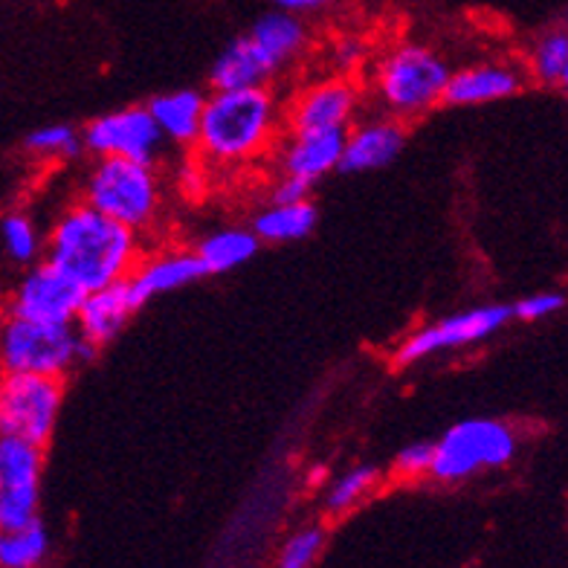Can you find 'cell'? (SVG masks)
I'll list each match as a JSON object with an SVG mask.
<instances>
[{
	"label": "cell",
	"mask_w": 568,
	"mask_h": 568,
	"mask_svg": "<svg viewBox=\"0 0 568 568\" xmlns=\"http://www.w3.org/2000/svg\"><path fill=\"white\" fill-rule=\"evenodd\" d=\"M47 262L64 270L84 291L125 282L142 258L140 232L79 201L55 215L47 232Z\"/></svg>",
	"instance_id": "obj_1"
},
{
	"label": "cell",
	"mask_w": 568,
	"mask_h": 568,
	"mask_svg": "<svg viewBox=\"0 0 568 568\" xmlns=\"http://www.w3.org/2000/svg\"><path fill=\"white\" fill-rule=\"evenodd\" d=\"M282 108L270 88L212 90L195 149L206 163L239 165L262 158L276 142Z\"/></svg>",
	"instance_id": "obj_2"
},
{
	"label": "cell",
	"mask_w": 568,
	"mask_h": 568,
	"mask_svg": "<svg viewBox=\"0 0 568 568\" xmlns=\"http://www.w3.org/2000/svg\"><path fill=\"white\" fill-rule=\"evenodd\" d=\"M449 75L453 70L433 47L400 41L374 64V105L400 122L420 120L433 108L444 105Z\"/></svg>",
	"instance_id": "obj_3"
},
{
	"label": "cell",
	"mask_w": 568,
	"mask_h": 568,
	"mask_svg": "<svg viewBox=\"0 0 568 568\" xmlns=\"http://www.w3.org/2000/svg\"><path fill=\"white\" fill-rule=\"evenodd\" d=\"M82 201L131 230H149L163 203L158 169L140 160L97 158L82 180Z\"/></svg>",
	"instance_id": "obj_4"
},
{
	"label": "cell",
	"mask_w": 568,
	"mask_h": 568,
	"mask_svg": "<svg viewBox=\"0 0 568 568\" xmlns=\"http://www.w3.org/2000/svg\"><path fill=\"white\" fill-rule=\"evenodd\" d=\"M97 352V345H90L75 325L7 316L3 331H0L3 374L68 377L75 366L88 363Z\"/></svg>",
	"instance_id": "obj_5"
},
{
	"label": "cell",
	"mask_w": 568,
	"mask_h": 568,
	"mask_svg": "<svg viewBox=\"0 0 568 568\" xmlns=\"http://www.w3.org/2000/svg\"><path fill=\"white\" fill-rule=\"evenodd\" d=\"M519 438L514 426L499 418H464L435 442L433 476L442 485H458L485 470L508 467L516 458Z\"/></svg>",
	"instance_id": "obj_6"
},
{
	"label": "cell",
	"mask_w": 568,
	"mask_h": 568,
	"mask_svg": "<svg viewBox=\"0 0 568 568\" xmlns=\"http://www.w3.org/2000/svg\"><path fill=\"white\" fill-rule=\"evenodd\" d=\"M64 404V377L3 374L0 381V435H18L47 447Z\"/></svg>",
	"instance_id": "obj_7"
},
{
	"label": "cell",
	"mask_w": 568,
	"mask_h": 568,
	"mask_svg": "<svg viewBox=\"0 0 568 568\" xmlns=\"http://www.w3.org/2000/svg\"><path fill=\"white\" fill-rule=\"evenodd\" d=\"M510 322H514V305H479L442 316L404 337V343L395 348V363L397 366H415V363H424L444 352L470 348V345L496 337Z\"/></svg>",
	"instance_id": "obj_8"
},
{
	"label": "cell",
	"mask_w": 568,
	"mask_h": 568,
	"mask_svg": "<svg viewBox=\"0 0 568 568\" xmlns=\"http://www.w3.org/2000/svg\"><path fill=\"white\" fill-rule=\"evenodd\" d=\"M44 447L18 435H0V528L18 531L38 523Z\"/></svg>",
	"instance_id": "obj_9"
},
{
	"label": "cell",
	"mask_w": 568,
	"mask_h": 568,
	"mask_svg": "<svg viewBox=\"0 0 568 568\" xmlns=\"http://www.w3.org/2000/svg\"><path fill=\"white\" fill-rule=\"evenodd\" d=\"M84 151L93 158H125L158 163L163 151V131L151 116L149 105H128L99 113L82 128Z\"/></svg>",
	"instance_id": "obj_10"
},
{
	"label": "cell",
	"mask_w": 568,
	"mask_h": 568,
	"mask_svg": "<svg viewBox=\"0 0 568 568\" xmlns=\"http://www.w3.org/2000/svg\"><path fill=\"white\" fill-rule=\"evenodd\" d=\"M84 296H88V291H84L82 284H75L53 262L41 258V262L23 270V276L12 287L7 302V314L36 322L75 325V316H79V307H82Z\"/></svg>",
	"instance_id": "obj_11"
},
{
	"label": "cell",
	"mask_w": 568,
	"mask_h": 568,
	"mask_svg": "<svg viewBox=\"0 0 568 568\" xmlns=\"http://www.w3.org/2000/svg\"><path fill=\"white\" fill-rule=\"evenodd\" d=\"M359 88L348 75H334L311 84L284 111V128L300 131H348L357 122Z\"/></svg>",
	"instance_id": "obj_12"
},
{
	"label": "cell",
	"mask_w": 568,
	"mask_h": 568,
	"mask_svg": "<svg viewBox=\"0 0 568 568\" xmlns=\"http://www.w3.org/2000/svg\"><path fill=\"white\" fill-rule=\"evenodd\" d=\"M406 131L400 120L389 113H377L368 120H357L348 128L343 154V174H368L395 163L404 151Z\"/></svg>",
	"instance_id": "obj_13"
},
{
	"label": "cell",
	"mask_w": 568,
	"mask_h": 568,
	"mask_svg": "<svg viewBox=\"0 0 568 568\" xmlns=\"http://www.w3.org/2000/svg\"><path fill=\"white\" fill-rule=\"evenodd\" d=\"M525 88V73L510 61H479L462 70H453L444 93V105L479 108L505 102Z\"/></svg>",
	"instance_id": "obj_14"
},
{
	"label": "cell",
	"mask_w": 568,
	"mask_h": 568,
	"mask_svg": "<svg viewBox=\"0 0 568 568\" xmlns=\"http://www.w3.org/2000/svg\"><path fill=\"white\" fill-rule=\"evenodd\" d=\"M206 276L201 255L192 250H160V253L142 255L136 270L128 276V287L134 293L136 305L165 296V293L183 291L189 284L201 282Z\"/></svg>",
	"instance_id": "obj_15"
},
{
	"label": "cell",
	"mask_w": 568,
	"mask_h": 568,
	"mask_svg": "<svg viewBox=\"0 0 568 568\" xmlns=\"http://www.w3.org/2000/svg\"><path fill=\"white\" fill-rule=\"evenodd\" d=\"M345 136L348 131H300V134L287 131V140L278 149V174H291L314 186L331 172H339Z\"/></svg>",
	"instance_id": "obj_16"
},
{
	"label": "cell",
	"mask_w": 568,
	"mask_h": 568,
	"mask_svg": "<svg viewBox=\"0 0 568 568\" xmlns=\"http://www.w3.org/2000/svg\"><path fill=\"white\" fill-rule=\"evenodd\" d=\"M140 311L134 293L125 282H116L111 287H102V291H90L84 296L82 307H79V316H75V328L88 339L90 345H108L111 339H116L125 322Z\"/></svg>",
	"instance_id": "obj_17"
},
{
	"label": "cell",
	"mask_w": 568,
	"mask_h": 568,
	"mask_svg": "<svg viewBox=\"0 0 568 568\" xmlns=\"http://www.w3.org/2000/svg\"><path fill=\"white\" fill-rule=\"evenodd\" d=\"M278 75L276 64L264 55V50L255 44L253 38L239 36L217 53L210 68V88L212 90H247V88H267Z\"/></svg>",
	"instance_id": "obj_18"
},
{
	"label": "cell",
	"mask_w": 568,
	"mask_h": 568,
	"mask_svg": "<svg viewBox=\"0 0 568 568\" xmlns=\"http://www.w3.org/2000/svg\"><path fill=\"white\" fill-rule=\"evenodd\" d=\"M206 99L210 97L197 88L169 90V93H158V97L151 99L149 111L151 116L158 120L165 142H174V145H195Z\"/></svg>",
	"instance_id": "obj_19"
},
{
	"label": "cell",
	"mask_w": 568,
	"mask_h": 568,
	"mask_svg": "<svg viewBox=\"0 0 568 568\" xmlns=\"http://www.w3.org/2000/svg\"><path fill=\"white\" fill-rule=\"evenodd\" d=\"M258 247H262V239L255 235L253 226H221L197 241L195 253L201 255L206 276H224L253 262Z\"/></svg>",
	"instance_id": "obj_20"
},
{
	"label": "cell",
	"mask_w": 568,
	"mask_h": 568,
	"mask_svg": "<svg viewBox=\"0 0 568 568\" xmlns=\"http://www.w3.org/2000/svg\"><path fill=\"white\" fill-rule=\"evenodd\" d=\"M250 38L262 47L264 55L276 64V70H284L305 53L307 27L300 16L273 9L250 27Z\"/></svg>",
	"instance_id": "obj_21"
},
{
	"label": "cell",
	"mask_w": 568,
	"mask_h": 568,
	"mask_svg": "<svg viewBox=\"0 0 568 568\" xmlns=\"http://www.w3.org/2000/svg\"><path fill=\"white\" fill-rule=\"evenodd\" d=\"M316 221H320V212L311 201H270L264 210L255 212L253 230L262 244H293V241L307 239L316 230Z\"/></svg>",
	"instance_id": "obj_22"
},
{
	"label": "cell",
	"mask_w": 568,
	"mask_h": 568,
	"mask_svg": "<svg viewBox=\"0 0 568 568\" xmlns=\"http://www.w3.org/2000/svg\"><path fill=\"white\" fill-rule=\"evenodd\" d=\"M568 70V27H554L534 41L528 53V75L537 84L560 88Z\"/></svg>",
	"instance_id": "obj_23"
},
{
	"label": "cell",
	"mask_w": 568,
	"mask_h": 568,
	"mask_svg": "<svg viewBox=\"0 0 568 568\" xmlns=\"http://www.w3.org/2000/svg\"><path fill=\"white\" fill-rule=\"evenodd\" d=\"M0 239H3V253L9 262L21 267H32L41 262V253H47V235H41L27 212H7L0 221Z\"/></svg>",
	"instance_id": "obj_24"
},
{
	"label": "cell",
	"mask_w": 568,
	"mask_h": 568,
	"mask_svg": "<svg viewBox=\"0 0 568 568\" xmlns=\"http://www.w3.org/2000/svg\"><path fill=\"white\" fill-rule=\"evenodd\" d=\"M23 151L38 160H55V163H70V160L84 154V136L79 128L53 122V125L32 128L23 136Z\"/></svg>",
	"instance_id": "obj_25"
},
{
	"label": "cell",
	"mask_w": 568,
	"mask_h": 568,
	"mask_svg": "<svg viewBox=\"0 0 568 568\" xmlns=\"http://www.w3.org/2000/svg\"><path fill=\"white\" fill-rule=\"evenodd\" d=\"M50 554V534L41 523L0 537V568H38Z\"/></svg>",
	"instance_id": "obj_26"
},
{
	"label": "cell",
	"mask_w": 568,
	"mask_h": 568,
	"mask_svg": "<svg viewBox=\"0 0 568 568\" xmlns=\"http://www.w3.org/2000/svg\"><path fill=\"white\" fill-rule=\"evenodd\" d=\"M377 481H381V467H374V464H357L352 470H345L343 476L331 479L328 490H325V510L343 514V510L354 508L357 501L372 494Z\"/></svg>",
	"instance_id": "obj_27"
},
{
	"label": "cell",
	"mask_w": 568,
	"mask_h": 568,
	"mask_svg": "<svg viewBox=\"0 0 568 568\" xmlns=\"http://www.w3.org/2000/svg\"><path fill=\"white\" fill-rule=\"evenodd\" d=\"M322 546H325V531L320 525H307L293 537H287V542L278 551L276 568H311L320 557Z\"/></svg>",
	"instance_id": "obj_28"
},
{
	"label": "cell",
	"mask_w": 568,
	"mask_h": 568,
	"mask_svg": "<svg viewBox=\"0 0 568 568\" xmlns=\"http://www.w3.org/2000/svg\"><path fill=\"white\" fill-rule=\"evenodd\" d=\"M435 442H412L400 447L392 458V473L397 479H420L433 473Z\"/></svg>",
	"instance_id": "obj_29"
},
{
	"label": "cell",
	"mask_w": 568,
	"mask_h": 568,
	"mask_svg": "<svg viewBox=\"0 0 568 568\" xmlns=\"http://www.w3.org/2000/svg\"><path fill=\"white\" fill-rule=\"evenodd\" d=\"M566 307V296L560 291H539L528 293L519 302H514V320L519 322H542L548 316L560 314Z\"/></svg>",
	"instance_id": "obj_30"
},
{
	"label": "cell",
	"mask_w": 568,
	"mask_h": 568,
	"mask_svg": "<svg viewBox=\"0 0 568 568\" xmlns=\"http://www.w3.org/2000/svg\"><path fill=\"white\" fill-rule=\"evenodd\" d=\"M366 53L368 47L359 38H339L337 44H334V64L339 68V75H348L352 70H357L363 64V59H366Z\"/></svg>",
	"instance_id": "obj_31"
},
{
	"label": "cell",
	"mask_w": 568,
	"mask_h": 568,
	"mask_svg": "<svg viewBox=\"0 0 568 568\" xmlns=\"http://www.w3.org/2000/svg\"><path fill=\"white\" fill-rule=\"evenodd\" d=\"M311 183L300 178H291V174H278V180L270 186V201L276 203H296V201H307L311 195Z\"/></svg>",
	"instance_id": "obj_32"
},
{
	"label": "cell",
	"mask_w": 568,
	"mask_h": 568,
	"mask_svg": "<svg viewBox=\"0 0 568 568\" xmlns=\"http://www.w3.org/2000/svg\"><path fill=\"white\" fill-rule=\"evenodd\" d=\"M337 0H273V7L293 12V16H307V12H320V9L331 7Z\"/></svg>",
	"instance_id": "obj_33"
}]
</instances>
